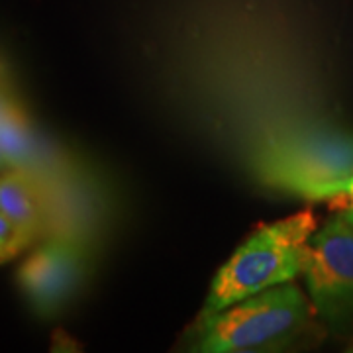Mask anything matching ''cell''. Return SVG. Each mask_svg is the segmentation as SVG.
<instances>
[{
  "label": "cell",
  "instance_id": "4",
  "mask_svg": "<svg viewBox=\"0 0 353 353\" xmlns=\"http://www.w3.org/2000/svg\"><path fill=\"white\" fill-rule=\"evenodd\" d=\"M303 277L320 320L334 334L353 332V224L336 214L316 230Z\"/></svg>",
  "mask_w": 353,
  "mask_h": 353
},
{
  "label": "cell",
  "instance_id": "11",
  "mask_svg": "<svg viewBox=\"0 0 353 353\" xmlns=\"http://www.w3.org/2000/svg\"><path fill=\"white\" fill-rule=\"evenodd\" d=\"M350 352H353V343H352V347H350Z\"/></svg>",
  "mask_w": 353,
  "mask_h": 353
},
{
  "label": "cell",
  "instance_id": "9",
  "mask_svg": "<svg viewBox=\"0 0 353 353\" xmlns=\"http://www.w3.org/2000/svg\"><path fill=\"white\" fill-rule=\"evenodd\" d=\"M330 206H332L341 218H345L350 224H353V181L347 185V189L343 190L341 194H338L336 199L330 201Z\"/></svg>",
  "mask_w": 353,
  "mask_h": 353
},
{
  "label": "cell",
  "instance_id": "8",
  "mask_svg": "<svg viewBox=\"0 0 353 353\" xmlns=\"http://www.w3.org/2000/svg\"><path fill=\"white\" fill-rule=\"evenodd\" d=\"M26 114L18 104L16 94L10 92V88L4 85V77L0 73V124L12 122V120H24Z\"/></svg>",
  "mask_w": 353,
  "mask_h": 353
},
{
  "label": "cell",
  "instance_id": "3",
  "mask_svg": "<svg viewBox=\"0 0 353 353\" xmlns=\"http://www.w3.org/2000/svg\"><path fill=\"white\" fill-rule=\"evenodd\" d=\"M255 173L271 189L330 202L353 181V132L326 126L271 139L255 159Z\"/></svg>",
  "mask_w": 353,
  "mask_h": 353
},
{
  "label": "cell",
  "instance_id": "5",
  "mask_svg": "<svg viewBox=\"0 0 353 353\" xmlns=\"http://www.w3.org/2000/svg\"><path fill=\"white\" fill-rule=\"evenodd\" d=\"M87 261L81 248L65 240L39 245L18 271V285L32 310L43 318L59 314L85 281Z\"/></svg>",
  "mask_w": 353,
  "mask_h": 353
},
{
  "label": "cell",
  "instance_id": "7",
  "mask_svg": "<svg viewBox=\"0 0 353 353\" xmlns=\"http://www.w3.org/2000/svg\"><path fill=\"white\" fill-rule=\"evenodd\" d=\"M34 236H30L26 230L16 226L8 216L0 210V263L10 261L18 253L34 243Z\"/></svg>",
  "mask_w": 353,
  "mask_h": 353
},
{
  "label": "cell",
  "instance_id": "6",
  "mask_svg": "<svg viewBox=\"0 0 353 353\" xmlns=\"http://www.w3.org/2000/svg\"><path fill=\"white\" fill-rule=\"evenodd\" d=\"M0 210L30 236L38 238L41 234L43 208L38 190L18 169L0 173Z\"/></svg>",
  "mask_w": 353,
  "mask_h": 353
},
{
  "label": "cell",
  "instance_id": "1",
  "mask_svg": "<svg viewBox=\"0 0 353 353\" xmlns=\"http://www.w3.org/2000/svg\"><path fill=\"white\" fill-rule=\"evenodd\" d=\"M318 218L306 208L255 230L218 269L201 316H210L265 289L303 275Z\"/></svg>",
  "mask_w": 353,
  "mask_h": 353
},
{
  "label": "cell",
  "instance_id": "2",
  "mask_svg": "<svg viewBox=\"0 0 353 353\" xmlns=\"http://www.w3.org/2000/svg\"><path fill=\"white\" fill-rule=\"evenodd\" d=\"M316 310L292 283L265 289L210 316H199L196 352L245 353L283 350L312 326Z\"/></svg>",
  "mask_w": 353,
  "mask_h": 353
},
{
  "label": "cell",
  "instance_id": "10",
  "mask_svg": "<svg viewBox=\"0 0 353 353\" xmlns=\"http://www.w3.org/2000/svg\"><path fill=\"white\" fill-rule=\"evenodd\" d=\"M14 169L12 165L8 163V159H6V155L2 152V148H0V173H6V171H10Z\"/></svg>",
  "mask_w": 353,
  "mask_h": 353
}]
</instances>
